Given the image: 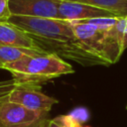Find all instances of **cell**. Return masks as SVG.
I'll list each match as a JSON object with an SVG mask.
<instances>
[{
    "label": "cell",
    "instance_id": "1",
    "mask_svg": "<svg viewBox=\"0 0 127 127\" xmlns=\"http://www.w3.org/2000/svg\"><path fill=\"white\" fill-rule=\"evenodd\" d=\"M9 22L29 33L38 46L47 53L55 54L63 60L72 61L82 66L107 65L83 48L75 37L68 21L11 16Z\"/></svg>",
    "mask_w": 127,
    "mask_h": 127
},
{
    "label": "cell",
    "instance_id": "2",
    "mask_svg": "<svg viewBox=\"0 0 127 127\" xmlns=\"http://www.w3.org/2000/svg\"><path fill=\"white\" fill-rule=\"evenodd\" d=\"M3 69L11 72L16 84L32 86H38L39 83L74 72L67 62L50 53L27 56L5 64Z\"/></svg>",
    "mask_w": 127,
    "mask_h": 127
},
{
    "label": "cell",
    "instance_id": "3",
    "mask_svg": "<svg viewBox=\"0 0 127 127\" xmlns=\"http://www.w3.org/2000/svg\"><path fill=\"white\" fill-rule=\"evenodd\" d=\"M49 113L30 110L22 105L0 101V127H45Z\"/></svg>",
    "mask_w": 127,
    "mask_h": 127
},
{
    "label": "cell",
    "instance_id": "4",
    "mask_svg": "<svg viewBox=\"0 0 127 127\" xmlns=\"http://www.w3.org/2000/svg\"><path fill=\"white\" fill-rule=\"evenodd\" d=\"M6 100L43 113H49L52 107L58 103V99L43 93L38 86L20 84H16L7 95Z\"/></svg>",
    "mask_w": 127,
    "mask_h": 127
},
{
    "label": "cell",
    "instance_id": "5",
    "mask_svg": "<svg viewBox=\"0 0 127 127\" xmlns=\"http://www.w3.org/2000/svg\"><path fill=\"white\" fill-rule=\"evenodd\" d=\"M60 0H9L11 16L58 19Z\"/></svg>",
    "mask_w": 127,
    "mask_h": 127
},
{
    "label": "cell",
    "instance_id": "6",
    "mask_svg": "<svg viewBox=\"0 0 127 127\" xmlns=\"http://www.w3.org/2000/svg\"><path fill=\"white\" fill-rule=\"evenodd\" d=\"M118 16L113 12L92 7L89 5L60 0L58 8V19L64 21H86L95 18L102 17H114Z\"/></svg>",
    "mask_w": 127,
    "mask_h": 127
},
{
    "label": "cell",
    "instance_id": "7",
    "mask_svg": "<svg viewBox=\"0 0 127 127\" xmlns=\"http://www.w3.org/2000/svg\"><path fill=\"white\" fill-rule=\"evenodd\" d=\"M0 45L47 53L38 46L29 33L10 22L0 23Z\"/></svg>",
    "mask_w": 127,
    "mask_h": 127
},
{
    "label": "cell",
    "instance_id": "8",
    "mask_svg": "<svg viewBox=\"0 0 127 127\" xmlns=\"http://www.w3.org/2000/svg\"><path fill=\"white\" fill-rule=\"evenodd\" d=\"M72 1L92 7L104 9L110 12L115 13L118 16L127 15V0H64Z\"/></svg>",
    "mask_w": 127,
    "mask_h": 127
},
{
    "label": "cell",
    "instance_id": "9",
    "mask_svg": "<svg viewBox=\"0 0 127 127\" xmlns=\"http://www.w3.org/2000/svg\"><path fill=\"white\" fill-rule=\"evenodd\" d=\"M38 54H46V53H40L33 50L0 45V68L3 69L5 64L19 61L27 56H33Z\"/></svg>",
    "mask_w": 127,
    "mask_h": 127
},
{
    "label": "cell",
    "instance_id": "10",
    "mask_svg": "<svg viewBox=\"0 0 127 127\" xmlns=\"http://www.w3.org/2000/svg\"><path fill=\"white\" fill-rule=\"evenodd\" d=\"M79 124V121L73 115L66 114L49 119L45 127H76Z\"/></svg>",
    "mask_w": 127,
    "mask_h": 127
},
{
    "label": "cell",
    "instance_id": "11",
    "mask_svg": "<svg viewBox=\"0 0 127 127\" xmlns=\"http://www.w3.org/2000/svg\"><path fill=\"white\" fill-rule=\"evenodd\" d=\"M11 17L9 9V0H0V23L9 22Z\"/></svg>",
    "mask_w": 127,
    "mask_h": 127
},
{
    "label": "cell",
    "instance_id": "12",
    "mask_svg": "<svg viewBox=\"0 0 127 127\" xmlns=\"http://www.w3.org/2000/svg\"><path fill=\"white\" fill-rule=\"evenodd\" d=\"M123 49L124 51L127 49V15L125 16V27L123 33Z\"/></svg>",
    "mask_w": 127,
    "mask_h": 127
},
{
    "label": "cell",
    "instance_id": "13",
    "mask_svg": "<svg viewBox=\"0 0 127 127\" xmlns=\"http://www.w3.org/2000/svg\"><path fill=\"white\" fill-rule=\"evenodd\" d=\"M76 127H88V126H81V125L79 124V125H78V126H76Z\"/></svg>",
    "mask_w": 127,
    "mask_h": 127
},
{
    "label": "cell",
    "instance_id": "14",
    "mask_svg": "<svg viewBox=\"0 0 127 127\" xmlns=\"http://www.w3.org/2000/svg\"><path fill=\"white\" fill-rule=\"evenodd\" d=\"M126 108H127V106H126Z\"/></svg>",
    "mask_w": 127,
    "mask_h": 127
}]
</instances>
